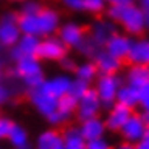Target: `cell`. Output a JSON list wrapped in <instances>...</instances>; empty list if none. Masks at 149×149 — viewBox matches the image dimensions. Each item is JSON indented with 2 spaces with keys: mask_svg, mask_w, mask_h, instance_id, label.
<instances>
[{
  "mask_svg": "<svg viewBox=\"0 0 149 149\" xmlns=\"http://www.w3.org/2000/svg\"><path fill=\"white\" fill-rule=\"evenodd\" d=\"M110 16L113 19H118L123 23V26L127 28L130 33L138 34L144 28V16L138 8L131 5H113L110 10Z\"/></svg>",
  "mask_w": 149,
  "mask_h": 149,
  "instance_id": "1",
  "label": "cell"
},
{
  "mask_svg": "<svg viewBox=\"0 0 149 149\" xmlns=\"http://www.w3.org/2000/svg\"><path fill=\"white\" fill-rule=\"evenodd\" d=\"M118 89H120V81L115 74H102L97 81V88H96V93L101 99V104L110 107L115 102Z\"/></svg>",
  "mask_w": 149,
  "mask_h": 149,
  "instance_id": "2",
  "label": "cell"
},
{
  "mask_svg": "<svg viewBox=\"0 0 149 149\" xmlns=\"http://www.w3.org/2000/svg\"><path fill=\"white\" fill-rule=\"evenodd\" d=\"M102 104H101V99L97 96L96 89H88L86 94L78 101V107H76V113H78L79 120H88V118H93V117H97L99 110H101Z\"/></svg>",
  "mask_w": 149,
  "mask_h": 149,
  "instance_id": "3",
  "label": "cell"
},
{
  "mask_svg": "<svg viewBox=\"0 0 149 149\" xmlns=\"http://www.w3.org/2000/svg\"><path fill=\"white\" fill-rule=\"evenodd\" d=\"M29 97H31L33 105L36 107V110L39 112L41 115H44L45 118H49V117L57 110V107H58V99L50 96V94L45 93V91H42L41 88L31 89Z\"/></svg>",
  "mask_w": 149,
  "mask_h": 149,
  "instance_id": "4",
  "label": "cell"
},
{
  "mask_svg": "<svg viewBox=\"0 0 149 149\" xmlns=\"http://www.w3.org/2000/svg\"><path fill=\"white\" fill-rule=\"evenodd\" d=\"M76 107H78V99H74L71 94H65V96H62L58 99L57 110L47 120L52 125H62L63 122H67L70 118L73 112H76Z\"/></svg>",
  "mask_w": 149,
  "mask_h": 149,
  "instance_id": "5",
  "label": "cell"
},
{
  "mask_svg": "<svg viewBox=\"0 0 149 149\" xmlns=\"http://www.w3.org/2000/svg\"><path fill=\"white\" fill-rule=\"evenodd\" d=\"M67 54V47L62 41L58 39H45L39 42L37 45V58H45V60H62Z\"/></svg>",
  "mask_w": 149,
  "mask_h": 149,
  "instance_id": "6",
  "label": "cell"
},
{
  "mask_svg": "<svg viewBox=\"0 0 149 149\" xmlns=\"http://www.w3.org/2000/svg\"><path fill=\"white\" fill-rule=\"evenodd\" d=\"M146 123L143 122L141 115H131L130 118L127 120V123L122 127V134L123 138L127 139L130 144L133 143H139L143 138H144V133H146Z\"/></svg>",
  "mask_w": 149,
  "mask_h": 149,
  "instance_id": "7",
  "label": "cell"
},
{
  "mask_svg": "<svg viewBox=\"0 0 149 149\" xmlns=\"http://www.w3.org/2000/svg\"><path fill=\"white\" fill-rule=\"evenodd\" d=\"M131 115H133L131 109L125 107L122 104H113V107L110 109L107 115V120H105V127L110 131H120Z\"/></svg>",
  "mask_w": 149,
  "mask_h": 149,
  "instance_id": "8",
  "label": "cell"
},
{
  "mask_svg": "<svg viewBox=\"0 0 149 149\" xmlns=\"http://www.w3.org/2000/svg\"><path fill=\"white\" fill-rule=\"evenodd\" d=\"M83 138L86 141H91V139H97V138H104L107 127H105V122L99 117H93V118L83 120L81 127H79Z\"/></svg>",
  "mask_w": 149,
  "mask_h": 149,
  "instance_id": "9",
  "label": "cell"
},
{
  "mask_svg": "<svg viewBox=\"0 0 149 149\" xmlns=\"http://www.w3.org/2000/svg\"><path fill=\"white\" fill-rule=\"evenodd\" d=\"M70 86H71V79L68 78V76H55V78H52V79L44 81L39 88H41L42 91H45V93H49L50 96L60 99L62 96L68 94Z\"/></svg>",
  "mask_w": 149,
  "mask_h": 149,
  "instance_id": "10",
  "label": "cell"
},
{
  "mask_svg": "<svg viewBox=\"0 0 149 149\" xmlns=\"http://www.w3.org/2000/svg\"><path fill=\"white\" fill-rule=\"evenodd\" d=\"M37 45H39V41L36 39V36L26 34L24 37L19 39V42L16 44V47L13 49L11 57H13L15 60L24 58V57H36Z\"/></svg>",
  "mask_w": 149,
  "mask_h": 149,
  "instance_id": "11",
  "label": "cell"
},
{
  "mask_svg": "<svg viewBox=\"0 0 149 149\" xmlns=\"http://www.w3.org/2000/svg\"><path fill=\"white\" fill-rule=\"evenodd\" d=\"M105 45H107V52L110 54L112 57H115L117 60H120V62L127 58L128 52H130V49H131L130 39L122 37V36H112L110 39L105 42Z\"/></svg>",
  "mask_w": 149,
  "mask_h": 149,
  "instance_id": "12",
  "label": "cell"
},
{
  "mask_svg": "<svg viewBox=\"0 0 149 149\" xmlns=\"http://www.w3.org/2000/svg\"><path fill=\"white\" fill-rule=\"evenodd\" d=\"M41 73H42V70H41L37 57H24V58L16 60V74L23 81L31 78V76L41 74Z\"/></svg>",
  "mask_w": 149,
  "mask_h": 149,
  "instance_id": "13",
  "label": "cell"
},
{
  "mask_svg": "<svg viewBox=\"0 0 149 149\" xmlns=\"http://www.w3.org/2000/svg\"><path fill=\"white\" fill-rule=\"evenodd\" d=\"M36 149H63V136L55 130H47L37 136Z\"/></svg>",
  "mask_w": 149,
  "mask_h": 149,
  "instance_id": "14",
  "label": "cell"
},
{
  "mask_svg": "<svg viewBox=\"0 0 149 149\" xmlns=\"http://www.w3.org/2000/svg\"><path fill=\"white\" fill-rule=\"evenodd\" d=\"M117 104H122L128 109H133L136 105H139L141 99H139V89L133 88V86L127 84V86H120L118 93H117Z\"/></svg>",
  "mask_w": 149,
  "mask_h": 149,
  "instance_id": "15",
  "label": "cell"
},
{
  "mask_svg": "<svg viewBox=\"0 0 149 149\" xmlns=\"http://www.w3.org/2000/svg\"><path fill=\"white\" fill-rule=\"evenodd\" d=\"M127 60L133 65H146V67H149V42L131 44Z\"/></svg>",
  "mask_w": 149,
  "mask_h": 149,
  "instance_id": "16",
  "label": "cell"
},
{
  "mask_svg": "<svg viewBox=\"0 0 149 149\" xmlns=\"http://www.w3.org/2000/svg\"><path fill=\"white\" fill-rule=\"evenodd\" d=\"M19 31L13 19H3L0 24V45L3 47H10V45L18 42Z\"/></svg>",
  "mask_w": 149,
  "mask_h": 149,
  "instance_id": "17",
  "label": "cell"
},
{
  "mask_svg": "<svg viewBox=\"0 0 149 149\" xmlns=\"http://www.w3.org/2000/svg\"><path fill=\"white\" fill-rule=\"evenodd\" d=\"M120 60H117L115 57H112L110 54L105 52H99L96 55V68L97 71H101L102 74H113L117 70L120 68Z\"/></svg>",
  "mask_w": 149,
  "mask_h": 149,
  "instance_id": "18",
  "label": "cell"
},
{
  "mask_svg": "<svg viewBox=\"0 0 149 149\" xmlns=\"http://www.w3.org/2000/svg\"><path fill=\"white\" fill-rule=\"evenodd\" d=\"M148 83H149V67L133 65V68L128 71V84L136 88V89H141Z\"/></svg>",
  "mask_w": 149,
  "mask_h": 149,
  "instance_id": "19",
  "label": "cell"
},
{
  "mask_svg": "<svg viewBox=\"0 0 149 149\" xmlns=\"http://www.w3.org/2000/svg\"><path fill=\"white\" fill-rule=\"evenodd\" d=\"M8 141L15 149H29V138H28V131L21 127L13 123V127L8 134Z\"/></svg>",
  "mask_w": 149,
  "mask_h": 149,
  "instance_id": "20",
  "label": "cell"
},
{
  "mask_svg": "<svg viewBox=\"0 0 149 149\" xmlns=\"http://www.w3.org/2000/svg\"><path fill=\"white\" fill-rule=\"evenodd\" d=\"M37 24H39V34L52 33L57 28V15L50 10H39L37 13Z\"/></svg>",
  "mask_w": 149,
  "mask_h": 149,
  "instance_id": "21",
  "label": "cell"
},
{
  "mask_svg": "<svg viewBox=\"0 0 149 149\" xmlns=\"http://www.w3.org/2000/svg\"><path fill=\"white\" fill-rule=\"evenodd\" d=\"M63 149H86V139L79 128H70L63 134Z\"/></svg>",
  "mask_w": 149,
  "mask_h": 149,
  "instance_id": "22",
  "label": "cell"
},
{
  "mask_svg": "<svg viewBox=\"0 0 149 149\" xmlns=\"http://www.w3.org/2000/svg\"><path fill=\"white\" fill-rule=\"evenodd\" d=\"M83 41V29L74 24H68L62 29V42L67 45H76L78 47L79 42Z\"/></svg>",
  "mask_w": 149,
  "mask_h": 149,
  "instance_id": "23",
  "label": "cell"
},
{
  "mask_svg": "<svg viewBox=\"0 0 149 149\" xmlns=\"http://www.w3.org/2000/svg\"><path fill=\"white\" fill-rule=\"evenodd\" d=\"M36 15H23L21 18H19V29L24 34H31V36L39 34V24H37V16Z\"/></svg>",
  "mask_w": 149,
  "mask_h": 149,
  "instance_id": "24",
  "label": "cell"
},
{
  "mask_svg": "<svg viewBox=\"0 0 149 149\" xmlns=\"http://www.w3.org/2000/svg\"><path fill=\"white\" fill-rule=\"evenodd\" d=\"M112 36H113V29H112L109 24L101 23V24H97V26L94 28V37L93 39L97 44H105Z\"/></svg>",
  "mask_w": 149,
  "mask_h": 149,
  "instance_id": "25",
  "label": "cell"
},
{
  "mask_svg": "<svg viewBox=\"0 0 149 149\" xmlns=\"http://www.w3.org/2000/svg\"><path fill=\"white\" fill-rule=\"evenodd\" d=\"M96 73H97V68L94 63H84L76 68V78L81 79V81H86V83H89L91 79H94Z\"/></svg>",
  "mask_w": 149,
  "mask_h": 149,
  "instance_id": "26",
  "label": "cell"
},
{
  "mask_svg": "<svg viewBox=\"0 0 149 149\" xmlns=\"http://www.w3.org/2000/svg\"><path fill=\"white\" fill-rule=\"evenodd\" d=\"M89 89V84L86 81H81V79H74V81H71V86H70V91H68V94H71V96L74 97V99H81L83 96L86 94V91Z\"/></svg>",
  "mask_w": 149,
  "mask_h": 149,
  "instance_id": "27",
  "label": "cell"
},
{
  "mask_svg": "<svg viewBox=\"0 0 149 149\" xmlns=\"http://www.w3.org/2000/svg\"><path fill=\"white\" fill-rule=\"evenodd\" d=\"M86 149H112V148H110V143L105 138H97V139L86 141Z\"/></svg>",
  "mask_w": 149,
  "mask_h": 149,
  "instance_id": "28",
  "label": "cell"
},
{
  "mask_svg": "<svg viewBox=\"0 0 149 149\" xmlns=\"http://www.w3.org/2000/svg\"><path fill=\"white\" fill-rule=\"evenodd\" d=\"M11 127H13V122L11 120H8L7 117H0V139L8 138Z\"/></svg>",
  "mask_w": 149,
  "mask_h": 149,
  "instance_id": "29",
  "label": "cell"
},
{
  "mask_svg": "<svg viewBox=\"0 0 149 149\" xmlns=\"http://www.w3.org/2000/svg\"><path fill=\"white\" fill-rule=\"evenodd\" d=\"M139 99H141L139 105H143L144 112H148V113H149V83H148V84H144L141 89H139Z\"/></svg>",
  "mask_w": 149,
  "mask_h": 149,
  "instance_id": "30",
  "label": "cell"
},
{
  "mask_svg": "<svg viewBox=\"0 0 149 149\" xmlns=\"http://www.w3.org/2000/svg\"><path fill=\"white\" fill-rule=\"evenodd\" d=\"M83 2H84V8L91 11L102 10V3H104V0H83Z\"/></svg>",
  "mask_w": 149,
  "mask_h": 149,
  "instance_id": "31",
  "label": "cell"
},
{
  "mask_svg": "<svg viewBox=\"0 0 149 149\" xmlns=\"http://www.w3.org/2000/svg\"><path fill=\"white\" fill-rule=\"evenodd\" d=\"M10 89H8V86H5L3 83H0V105L5 104V102L10 99Z\"/></svg>",
  "mask_w": 149,
  "mask_h": 149,
  "instance_id": "32",
  "label": "cell"
},
{
  "mask_svg": "<svg viewBox=\"0 0 149 149\" xmlns=\"http://www.w3.org/2000/svg\"><path fill=\"white\" fill-rule=\"evenodd\" d=\"M65 3L68 5V7H71V8H84V2L83 0H65Z\"/></svg>",
  "mask_w": 149,
  "mask_h": 149,
  "instance_id": "33",
  "label": "cell"
},
{
  "mask_svg": "<svg viewBox=\"0 0 149 149\" xmlns=\"http://www.w3.org/2000/svg\"><path fill=\"white\" fill-rule=\"evenodd\" d=\"M134 149H149V141H146V139H141L139 143H136Z\"/></svg>",
  "mask_w": 149,
  "mask_h": 149,
  "instance_id": "34",
  "label": "cell"
},
{
  "mask_svg": "<svg viewBox=\"0 0 149 149\" xmlns=\"http://www.w3.org/2000/svg\"><path fill=\"white\" fill-rule=\"evenodd\" d=\"M112 5H130L131 0H109Z\"/></svg>",
  "mask_w": 149,
  "mask_h": 149,
  "instance_id": "35",
  "label": "cell"
},
{
  "mask_svg": "<svg viewBox=\"0 0 149 149\" xmlns=\"http://www.w3.org/2000/svg\"><path fill=\"white\" fill-rule=\"evenodd\" d=\"M115 149H134V146H133V144H130V143H125V144L117 146Z\"/></svg>",
  "mask_w": 149,
  "mask_h": 149,
  "instance_id": "36",
  "label": "cell"
},
{
  "mask_svg": "<svg viewBox=\"0 0 149 149\" xmlns=\"http://www.w3.org/2000/svg\"><path fill=\"white\" fill-rule=\"evenodd\" d=\"M141 118H143V122L146 123V127H149V113H148V112H144V113H143Z\"/></svg>",
  "mask_w": 149,
  "mask_h": 149,
  "instance_id": "37",
  "label": "cell"
},
{
  "mask_svg": "<svg viewBox=\"0 0 149 149\" xmlns=\"http://www.w3.org/2000/svg\"><path fill=\"white\" fill-rule=\"evenodd\" d=\"M141 5L146 11H149V0H141Z\"/></svg>",
  "mask_w": 149,
  "mask_h": 149,
  "instance_id": "38",
  "label": "cell"
},
{
  "mask_svg": "<svg viewBox=\"0 0 149 149\" xmlns=\"http://www.w3.org/2000/svg\"><path fill=\"white\" fill-rule=\"evenodd\" d=\"M143 139H146V141H149V127L146 128V133H144V138Z\"/></svg>",
  "mask_w": 149,
  "mask_h": 149,
  "instance_id": "39",
  "label": "cell"
},
{
  "mask_svg": "<svg viewBox=\"0 0 149 149\" xmlns=\"http://www.w3.org/2000/svg\"><path fill=\"white\" fill-rule=\"evenodd\" d=\"M2 71H3V63H2V60H0V74H2Z\"/></svg>",
  "mask_w": 149,
  "mask_h": 149,
  "instance_id": "40",
  "label": "cell"
},
{
  "mask_svg": "<svg viewBox=\"0 0 149 149\" xmlns=\"http://www.w3.org/2000/svg\"><path fill=\"white\" fill-rule=\"evenodd\" d=\"M146 23H148V26H149V15H148V19H146Z\"/></svg>",
  "mask_w": 149,
  "mask_h": 149,
  "instance_id": "41",
  "label": "cell"
},
{
  "mask_svg": "<svg viewBox=\"0 0 149 149\" xmlns=\"http://www.w3.org/2000/svg\"><path fill=\"white\" fill-rule=\"evenodd\" d=\"M0 149H2V148H0Z\"/></svg>",
  "mask_w": 149,
  "mask_h": 149,
  "instance_id": "42",
  "label": "cell"
}]
</instances>
